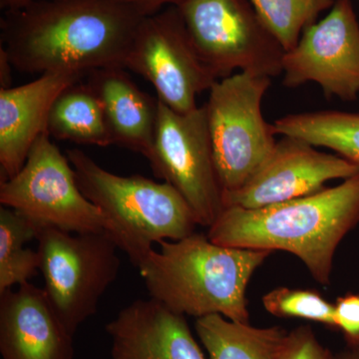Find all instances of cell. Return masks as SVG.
Wrapping results in <instances>:
<instances>
[{
    "instance_id": "1",
    "label": "cell",
    "mask_w": 359,
    "mask_h": 359,
    "mask_svg": "<svg viewBox=\"0 0 359 359\" xmlns=\"http://www.w3.org/2000/svg\"><path fill=\"white\" fill-rule=\"evenodd\" d=\"M144 18L120 0H34L4 11L0 48L27 74L125 68Z\"/></svg>"
},
{
    "instance_id": "2",
    "label": "cell",
    "mask_w": 359,
    "mask_h": 359,
    "mask_svg": "<svg viewBox=\"0 0 359 359\" xmlns=\"http://www.w3.org/2000/svg\"><path fill=\"white\" fill-rule=\"evenodd\" d=\"M358 223L359 174L340 185L278 204L224 207L207 236L224 247L290 252L316 282L328 285L335 250Z\"/></svg>"
},
{
    "instance_id": "3",
    "label": "cell",
    "mask_w": 359,
    "mask_h": 359,
    "mask_svg": "<svg viewBox=\"0 0 359 359\" xmlns=\"http://www.w3.org/2000/svg\"><path fill=\"white\" fill-rule=\"evenodd\" d=\"M158 245L137 266L151 299L183 316L249 323L248 285L271 250L224 247L197 233Z\"/></svg>"
},
{
    "instance_id": "4",
    "label": "cell",
    "mask_w": 359,
    "mask_h": 359,
    "mask_svg": "<svg viewBox=\"0 0 359 359\" xmlns=\"http://www.w3.org/2000/svg\"><path fill=\"white\" fill-rule=\"evenodd\" d=\"M66 156L82 193L102 212L108 233L136 268L155 244L195 233L192 210L166 182L111 173L79 149Z\"/></svg>"
},
{
    "instance_id": "5",
    "label": "cell",
    "mask_w": 359,
    "mask_h": 359,
    "mask_svg": "<svg viewBox=\"0 0 359 359\" xmlns=\"http://www.w3.org/2000/svg\"><path fill=\"white\" fill-rule=\"evenodd\" d=\"M44 290L63 325L75 335L97 313L104 294L117 280L120 257L108 231L70 233L41 228L37 233Z\"/></svg>"
},
{
    "instance_id": "6",
    "label": "cell",
    "mask_w": 359,
    "mask_h": 359,
    "mask_svg": "<svg viewBox=\"0 0 359 359\" xmlns=\"http://www.w3.org/2000/svg\"><path fill=\"white\" fill-rule=\"evenodd\" d=\"M176 7L194 47L219 80L235 70L282 74L285 50L249 0H184Z\"/></svg>"
},
{
    "instance_id": "7",
    "label": "cell",
    "mask_w": 359,
    "mask_h": 359,
    "mask_svg": "<svg viewBox=\"0 0 359 359\" xmlns=\"http://www.w3.org/2000/svg\"><path fill=\"white\" fill-rule=\"evenodd\" d=\"M271 85V77L238 72L209 90L205 107L224 193L244 185L275 148V128L262 111Z\"/></svg>"
},
{
    "instance_id": "8",
    "label": "cell",
    "mask_w": 359,
    "mask_h": 359,
    "mask_svg": "<svg viewBox=\"0 0 359 359\" xmlns=\"http://www.w3.org/2000/svg\"><path fill=\"white\" fill-rule=\"evenodd\" d=\"M0 203L40 229L50 226L70 233L109 229L102 212L82 193L67 156L52 143L47 132L35 142L22 169L0 182Z\"/></svg>"
},
{
    "instance_id": "9",
    "label": "cell",
    "mask_w": 359,
    "mask_h": 359,
    "mask_svg": "<svg viewBox=\"0 0 359 359\" xmlns=\"http://www.w3.org/2000/svg\"><path fill=\"white\" fill-rule=\"evenodd\" d=\"M147 160L155 176L184 198L197 224L210 228L224 205L205 104L178 113L158 100L154 142Z\"/></svg>"
},
{
    "instance_id": "10",
    "label": "cell",
    "mask_w": 359,
    "mask_h": 359,
    "mask_svg": "<svg viewBox=\"0 0 359 359\" xmlns=\"http://www.w3.org/2000/svg\"><path fill=\"white\" fill-rule=\"evenodd\" d=\"M125 69L150 82L158 100L178 113L195 110L197 97L219 80L194 47L176 6L142 20Z\"/></svg>"
},
{
    "instance_id": "11",
    "label": "cell",
    "mask_w": 359,
    "mask_h": 359,
    "mask_svg": "<svg viewBox=\"0 0 359 359\" xmlns=\"http://www.w3.org/2000/svg\"><path fill=\"white\" fill-rule=\"evenodd\" d=\"M283 74L287 88L314 82L327 98H358L359 22L351 0H337L323 20L304 30L283 55Z\"/></svg>"
},
{
    "instance_id": "12",
    "label": "cell",
    "mask_w": 359,
    "mask_h": 359,
    "mask_svg": "<svg viewBox=\"0 0 359 359\" xmlns=\"http://www.w3.org/2000/svg\"><path fill=\"white\" fill-rule=\"evenodd\" d=\"M308 142L283 136L244 185L224 193V207L257 209L313 195L332 180L359 174V166L339 155L320 152Z\"/></svg>"
},
{
    "instance_id": "13",
    "label": "cell",
    "mask_w": 359,
    "mask_h": 359,
    "mask_svg": "<svg viewBox=\"0 0 359 359\" xmlns=\"http://www.w3.org/2000/svg\"><path fill=\"white\" fill-rule=\"evenodd\" d=\"M73 337L44 289L26 283L0 294L1 359H73Z\"/></svg>"
},
{
    "instance_id": "14",
    "label": "cell",
    "mask_w": 359,
    "mask_h": 359,
    "mask_svg": "<svg viewBox=\"0 0 359 359\" xmlns=\"http://www.w3.org/2000/svg\"><path fill=\"white\" fill-rule=\"evenodd\" d=\"M83 75L47 72L29 83L0 88V182L22 169L35 142L47 132L56 98Z\"/></svg>"
},
{
    "instance_id": "15",
    "label": "cell",
    "mask_w": 359,
    "mask_h": 359,
    "mask_svg": "<svg viewBox=\"0 0 359 359\" xmlns=\"http://www.w3.org/2000/svg\"><path fill=\"white\" fill-rule=\"evenodd\" d=\"M105 330L112 359H205L185 316L151 297L121 309Z\"/></svg>"
},
{
    "instance_id": "16",
    "label": "cell",
    "mask_w": 359,
    "mask_h": 359,
    "mask_svg": "<svg viewBox=\"0 0 359 359\" xmlns=\"http://www.w3.org/2000/svg\"><path fill=\"white\" fill-rule=\"evenodd\" d=\"M87 84L100 101L113 144L147 159L154 142L158 99L142 91L122 67L92 71Z\"/></svg>"
},
{
    "instance_id": "17",
    "label": "cell",
    "mask_w": 359,
    "mask_h": 359,
    "mask_svg": "<svg viewBox=\"0 0 359 359\" xmlns=\"http://www.w3.org/2000/svg\"><path fill=\"white\" fill-rule=\"evenodd\" d=\"M195 328L209 359H280L289 334L282 327H255L221 314L197 318Z\"/></svg>"
},
{
    "instance_id": "18",
    "label": "cell",
    "mask_w": 359,
    "mask_h": 359,
    "mask_svg": "<svg viewBox=\"0 0 359 359\" xmlns=\"http://www.w3.org/2000/svg\"><path fill=\"white\" fill-rule=\"evenodd\" d=\"M47 133L57 140L80 145H112L109 128L98 97L88 84L79 82L63 90L52 106Z\"/></svg>"
},
{
    "instance_id": "19",
    "label": "cell",
    "mask_w": 359,
    "mask_h": 359,
    "mask_svg": "<svg viewBox=\"0 0 359 359\" xmlns=\"http://www.w3.org/2000/svg\"><path fill=\"white\" fill-rule=\"evenodd\" d=\"M276 134L330 149L359 166V113L323 110L289 114L273 123Z\"/></svg>"
},
{
    "instance_id": "20",
    "label": "cell",
    "mask_w": 359,
    "mask_h": 359,
    "mask_svg": "<svg viewBox=\"0 0 359 359\" xmlns=\"http://www.w3.org/2000/svg\"><path fill=\"white\" fill-rule=\"evenodd\" d=\"M40 228L11 208H0V294L13 285L29 283L39 271V252L25 249Z\"/></svg>"
},
{
    "instance_id": "21",
    "label": "cell",
    "mask_w": 359,
    "mask_h": 359,
    "mask_svg": "<svg viewBox=\"0 0 359 359\" xmlns=\"http://www.w3.org/2000/svg\"><path fill=\"white\" fill-rule=\"evenodd\" d=\"M269 32L285 51L292 50L302 33L337 0H249Z\"/></svg>"
},
{
    "instance_id": "22",
    "label": "cell",
    "mask_w": 359,
    "mask_h": 359,
    "mask_svg": "<svg viewBox=\"0 0 359 359\" xmlns=\"http://www.w3.org/2000/svg\"><path fill=\"white\" fill-rule=\"evenodd\" d=\"M263 304L268 313L278 318H301L337 330L334 304L316 290L278 287L264 294Z\"/></svg>"
},
{
    "instance_id": "23",
    "label": "cell",
    "mask_w": 359,
    "mask_h": 359,
    "mask_svg": "<svg viewBox=\"0 0 359 359\" xmlns=\"http://www.w3.org/2000/svg\"><path fill=\"white\" fill-rule=\"evenodd\" d=\"M280 359H334V354L320 344L311 327L302 325L289 332Z\"/></svg>"
},
{
    "instance_id": "24",
    "label": "cell",
    "mask_w": 359,
    "mask_h": 359,
    "mask_svg": "<svg viewBox=\"0 0 359 359\" xmlns=\"http://www.w3.org/2000/svg\"><path fill=\"white\" fill-rule=\"evenodd\" d=\"M334 304L335 327L344 334L346 344H359V292L342 295Z\"/></svg>"
},
{
    "instance_id": "25",
    "label": "cell",
    "mask_w": 359,
    "mask_h": 359,
    "mask_svg": "<svg viewBox=\"0 0 359 359\" xmlns=\"http://www.w3.org/2000/svg\"><path fill=\"white\" fill-rule=\"evenodd\" d=\"M142 15L148 16L169 6H177L184 0H120Z\"/></svg>"
},
{
    "instance_id": "26",
    "label": "cell",
    "mask_w": 359,
    "mask_h": 359,
    "mask_svg": "<svg viewBox=\"0 0 359 359\" xmlns=\"http://www.w3.org/2000/svg\"><path fill=\"white\" fill-rule=\"evenodd\" d=\"M13 66L4 49L0 48V88L11 87Z\"/></svg>"
},
{
    "instance_id": "27",
    "label": "cell",
    "mask_w": 359,
    "mask_h": 359,
    "mask_svg": "<svg viewBox=\"0 0 359 359\" xmlns=\"http://www.w3.org/2000/svg\"><path fill=\"white\" fill-rule=\"evenodd\" d=\"M334 359H359V344H346L344 351L334 354Z\"/></svg>"
},
{
    "instance_id": "28",
    "label": "cell",
    "mask_w": 359,
    "mask_h": 359,
    "mask_svg": "<svg viewBox=\"0 0 359 359\" xmlns=\"http://www.w3.org/2000/svg\"><path fill=\"white\" fill-rule=\"evenodd\" d=\"M34 0H0V7L4 11H14L32 4Z\"/></svg>"
}]
</instances>
